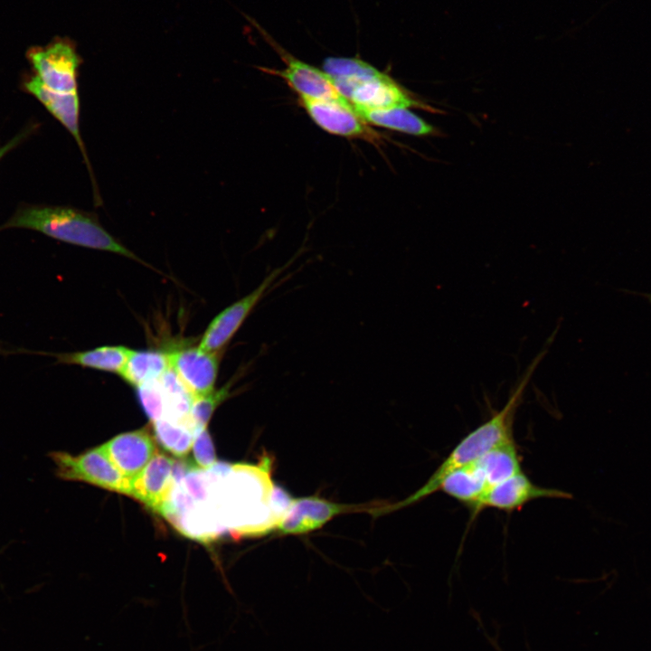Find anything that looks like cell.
<instances>
[{
	"label": "cell",
	"instance_id": "cell-7",
	"mask_svg": "<svg viewBox=\"0 0 651 651\" xmlns=\"http://www.w3.org/2000/svg\"><path fill=\"white\" fill-rule=\"evenodd\" d=\"M35 75L49 89L62 92H78L80 57L71 43L58 41L46 47H35L27 52Z\"/></svg>",
	"mask_w": 651,
	"mask_h": 651
},
{
	"label": "cell",
	"instance_id": "cell-2",
	"mask_svg": "<svg viewBox=\"0 0 651 651\" xmlns=\"http://www.w3.org/2000/svg\"><path fill=\"white\" fill-rule=\"evenodd\" d=\"M323 70L354 108H420L440 112L415 99L389 74L356 57H329Z\"/></svg>",
	"mask_w": 651,
	"mask_h": 651
},
{
	"label": "cell",
	"instance_id": "cell-4",
	"mask_svg": "<svg viewBox=\"0 0 651 651\" xmlns=\"http://www.w3.org/2000/svg\"><path fill=\"white\" fill-rule=\"evenodd\" d=\"M50 458L61 479L86 482L132 496L131 481L113 464L102 445L79 455L53 451Z\"/></svg>",
	"mask_w": 651,
	"mask_h": 651
},
{
	"label": "cell",
	"instance_id": "cell-24",
	"mask_svg": "<svg viewBox=\"0 0 651 651\" xmlns=\"http://www.w3.org/2000/svg\"><path fill=\"white\" fill-rule=\"evenodd\" d=\"M34 127L24 129L22 132H20L18 135H16L14 138H12L8 143L5 144L4 146H0V160L3 158L9 151L14 149L15 146H17L24 138H26L33 130H34Z\"/></svg>",
	"mask_w": 651,
	"mask_h": 651
},
{
	"label": "cell",
	"instance_id": "cell-15",
	"mask_svg": "<svg viewBox=\"0 0 651 651\" xmlns=\"http://www.w3.org/2000/svg\"><path fill=\"white\" fill-rule=\"evenodd\" d=\"M489 489L486 475L478 460L451 472L439 487L441 492L470 510Z\"/></svg>",
	"mask_w": 651,
	"mask_h": 651
},
{
	"label": "cell",
	"instance_id": "cell-10",
	"mask_svg": "<svg viewBox=\"0 0 651 651\" xmlns=\"http://www.w3.org/2000/svg\"><path fill=\"white\" fill-rule=\"evenodd\" d=\"M568 492L535 485L522 471L492 486L471 509L474 514L486 508L511 513L541 498H571Z\"/></svg>",
	"mask_w": 651,
	"mask_h": 651
},
{
	"label": "cell",
	"instance_id": "cell-19",
	"mask_svg": "<svg viewBox=\"0 0 651 651\" xmlns=\"http://www.w3.org/2000/svg\"><path fill=\"white\" fill-rule=\"evenodd\" d=\"M158 381L165 399V418L194 427L190 416L193 394L172 368L166 370Z\"/></svg>",
	"mask_w": 651,
	"mask_h": 651
},
{
	"label": "cell",
	"instance_id": "cell-22",
	"mask_svg": "<svg viewBox=\"0 0 651 651\" xmlns=\"http://www.w3.org/2000/svg\"><path fill=\"white\" fill-rule=\"evenodd\" d=\"M137 393L144 411L152 421L165 418V399L158 379L137 386Z\"/></svg>",
	"mask_w": 651,
	"mask_h": 651
},
{
	"label": "cell",
	"instance_id": "cell-23",
	"mask_svg": "<svg viewBox=\"0 0 651 651\" xmlns=\"http://www.w3.org/2000/svg\"><path fill=\"white\" fill-rule=\"evenodd\" d=\"M192 448L195 463L201 468L208 470L216 464L215 448L207 428L195 433Z\"/></svg>",
	"mask_w": 651,
	"mask_h": 651
},
{
	"label": "cell",
	"instance_id": "cell-16",
	"mask_svg": "<svg viewBox=\"0 0 651 651\" xmlns=\"http://www.w3.org/2000/svg\"><path fill=\"white\" fill-rule=\"evenodd\" d=\"M367 124L413 135H435L436 129L408 108L385 109L355 108Z\"/></svg>",
	"mask_w": 651,
	"mask_h": 651
},
{
	"label": "cell",
	"instance_id": "cell-3",
	"mask_svg": "<svg viewBox=\"0 0 651 651\" xmlns=\"http://www.w3.org/2000/svg\"><path fill=\"white\" fill-rule=\"evenodd\" d=\"M4 228H26L51 238L85 248L110 251L140 261L97 219L78 209L66 206L27 205L19 208Z\"/></svg>",
	"mask_w": 651,
	"mask_h": 651
},
{
	"label": "cell",
	"instance_id": "cell-11",
	"mask_svg": "<svg viewBox=\"0 0 651 651\" xmlns=\"http://www.w3.org/2000/svg\"><path fill=\"white\" fill-rule=\"evenodd\" d=\"M221 352L208 353L199 347H183L167 353L172 368L194 397L214 390Z\"/></svg>",
	"mask_w": 651,
	"mask_h": 651
},
{
	"label": "cell",
	"instance_id": "cell-14",
	"mask_svg": "<svg viewBox=\"0 0 651 651\" xmlns=\"http://www.w3.org/2000/svg\"><path fill=\"white\" fill-rule=\"evenodd\" d=\"M175 463L172 458L157 452L131 482L132 497L160 513L175 485Z\"/></svg>",
	"mask_w": 651,
	"mask_h": 651
},
{
	"label": "cell",
	"instance_id": "cell-25",
	"mask_svg": "<svg viewBox=\"0 0 651 651\" xmlns=\"http://www.w3.org/2000/svg\"><path fill=\"white\" fill-rule=\"evenodd\" d=\"M638 295H641L645 297L650 303H651V294L650 293H637Z\"/></svg>",
	"mask_w": 651,
	"mask_h": 651
},
{
	"label": "cell",
	"instance_id": "cell-9",
	"mask_svg": "<svg viewBox=\"0 0 651 651\" xmlns=\"http://www.w3.org/2000/svg\"><path fill=\"white\" fill-rule=\"evenodd\" d=\"M299 103L323 130L336 136L374 142L378 134L371 129L346 99H317L299 97Z\"/></svg>",
	"mask_w": 651,
	"mask_h": 651
},
{
	"label": "cell",
	"instance_id": "cell-21",
	"mask_svg": "<svg viewBox=\"0 0 651 651\" xmlns=\"http://www.w3.org/2000/svg\"><path fill=\"white\" fill-rule=\"evenodd\" d=\"M232 384L231 381L218 390L194 397L190 416L195 427V433L202 429L207 428V424L217 407L231 397Z\"/></svg>",
	"mask_w": 651,
	"mask_h": 651
},
{
	"label": "cell",
	"instance_id": "cell-13",
	"mask_svg": "<svg viewBox=\"0 0 651 651\" xmlns=\"http://www.w3.org/2000/svg\"><path fill=\"white\" fill-rule=\"evenodd\" d=\"M23 89L36 98L46 109L71 133L79 146L93 180V174L80 131V99L78 92L62 93L47 88L36 76L27 77Z\"/></svg>",
	"mask_w": 651,
	"mask_h": 651
},
{
	"label": "cell",
	"instance_id": "cell-18",
	"mask_svg": "<svg viewBox=\"0 0 651 651\" xmlns=\"http://www.w3.org/2000/svg\"><path fill=\"white\" fill-rule=\"evenodd\" d=\"M129 353L130 349L125 346L108 345L88 351L54 354V356L60 363L119 374Z\"/></svg>",
	"mask_w": 651,
	"mask_h": 651
},
{
	"label": "cell",
	"instance_id": "cell-12",
	"mask_svg": "<svg viewBox=\"0 0 651 651\" xmlns=\"http://www.w3.org/2000/svg\"><path fill=\"white\" fill-rule=\"evenodd\" d=\"M102 447L113 464L131 482L158 452L154 438L145 429L121 433Z\"/></svg>",
	"mask_w": 651,
	"mask_h": 651
},
{
	"label": "cell",
	"instance_id": "cell-17",
	"mask_svg": "<svg viewBox=\"0 0 651 651\" xmlns=\"http://www.w3.org/2000/svg\"><path fill=\"white\" fill-rule=\"evenodd\" d=\"M169 368L167 354L155 350H130L119 375L128 384L137 387L159 379Z\"/></svg>",
	"mask_w": 651,
	"mask_h": 651
},
{
	"label": "cell",
	"instance_id": "cell-20",
	"mask_svg": "<svg viewBox=\"0 0 651 651\" xmlns=\"http://www.w3.org/2000/svg\"><path fill=\"white\" fill-rule=\"evenodd\" d=\"M158 443L176 457H184L191 450L195 436L193 425L162 418L153 421Z\"/></svg>",
	"mask_w": 651,
	"mask_h": 651
},
{
	"label": "cell",
	"instance_id": "cell-8",
	"mask_svg": "<svg viewBox=\"0 0 651 651\" xmlns=\"http://www.w3.org/2000/svg\"><path fill=\"white\" fill-rule=\"evenodd\" d=\"M285 269L280 267L272 270L255 289L218 314L204 331L199 349L208 353L222 352Z\"/></svg>",
	"mask_w": 651,
	"mask_h": 651
},
{
	"label": "cell",
	"instance_id": "cell-5",
	"mask_svg": "<svg viewBox=\"0 0 651 651\" xmlns=\"http://www.w3.org/2000/svg\"><path fill=\"white\" fill-rule=\"evenodd\" d=\"M254 24L266 42L278 53L285 67L281 70L260 67L266 73L284 80L298 97L317 99H345L336 89L331 76L323 69L303 61L277 42L267 32Z\"/></svg>",
	"mask_w": 651,
	"mask_h": 651
},
{
	"label": "cell",
	"instance_id": "cell-6",
	"mask_svg": "<svg viewBox=\"0 0 651 651\" xmlns=\"http://www.w3.org/2000/svg\"><path fill=\"white\" fill-rule=\"evenodd\" d=\"M380 506L338 504L316 496L297 498L292 500L275 530L281 534H303L321 528L338 514L354 512L373 514Z\"/></svg>",
	"mask_w": 651,
	"mask_h": 651
},
{
	"label": "cell",
	"instance_id": "cell-1",
	"mask_svg": "<svg viewBox=\"0 0 651 651\" xmlns=\"http://www.w3.org/2000/svg\"><path fill=\"white\" fill-rule=\"evenodd\" d=\"M542 358V353L536 355L503 408L466 435L420 489L396 504L382 506L379 515L413 505L439 491L442 481L451 472L473 463L496 446L514 441L513 428L516 410L523 400L524 390Z\"/></svg>",
	"mask_w": 651,
	"mask_h": 651
}]
</instances>
